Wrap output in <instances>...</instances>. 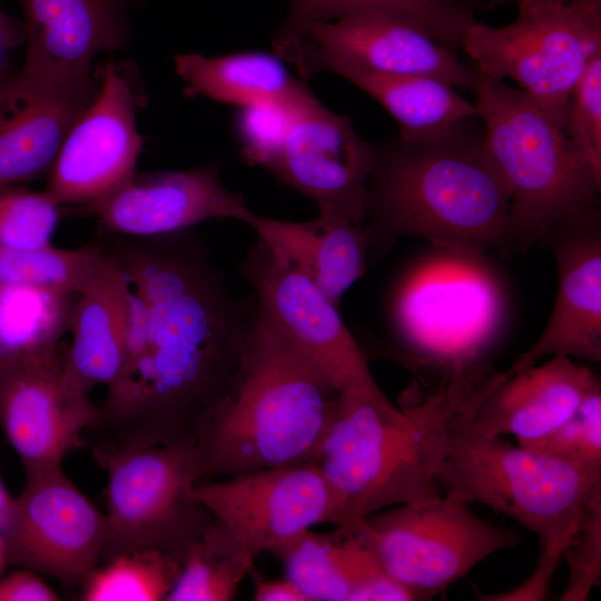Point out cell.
Wrapping results in <instances>:
<instances>
[{"label": "cell", "mask_w": 601, "mask_h": 601, "mask_svg": "<svg viewBox=\"0 0 601 601\" xmlns=\"http://www.w3.org/2000/svg\"><path fill=\"white\" fill-rule=\"evenodd\" d=\"M341 393L256 311L231 390L188 441L204 481L314 462Z\"/></svg>", "instance_id": "277c9868"}, {"label": "cell", "mask_w": 601, "mask_h": 601, "mask_svg": "<svg viewBox=\"0 0 601 601\" xmlns=\"http://www.w3.org/2000/svg\"><path fill=\"white\" fill-rule=\"evenodd\" d=\"M303 80L321 71L351 66L393 76L442 80L455 89H471L473 66L456 52L406 21L385 16H353L315 21L274 49Z\"/></svg>", "instance_id": "7c38bea8"}, {"label": "cell", "mask_w": 601, "mask_h": 601, "mask_svg": "<svg viewBox=\"0 0 601 601\" xmlns=\"http://www.w3.org/2000/svg\"><path fill=\"white\" fill-rule=\"evenodd\" d=\"M563 549L541 550L539 561L532 574L518 588L495 595L482 598L491 601H538L545 599L553 573L562 558Z\"/></svg>", "instance_id": "74e56055"}, {"label": "cell", "mask_w": 601, "mask_h": 601, "mask_svg": "<svg viewBox=\"0 0 601 601\" xmlns=\"http://www.w3.org/2000/svg\"><path fill=\"white\" fill-rule=\"evenodd\" d=\"M78 292L0 285V365L59 347Z\"/></svg>", "instance_id": "f1b7e54d"}, {"label": "cell", "mask_w": 601, "mask_h": 601, "mask_svg": "<svg viewBox=\"0 0 601 601\" xmlns=\"http://www.w3.org/2000/svg\"><path fill=\"white\" fill-rule=\"evenodd\" d=\"M564 128L582 160L601 180V53L572 91Z\"/></svg>", "instance_id": "d590c367"}, {"label": "cell", "mask_w": 601, "mask_h": 601, "mask_svg": "<svg viewBox=\"0 0 601 601\" xmlns=\"http://www.w3.org/2000/svg\"><path fill=\"white\" fill-rule=\"evenodd\" d=\"M506 1H516V0H475V6L476 7H481V6H484V9H490V8H493L495 6H499V4H502Z\"/></svg>", "instance_id": "7bdbcfd3"}, {"label": "cell", "mask_w": 601, "mask_h": 601, "mask_svg": "<svg viewBox=\"0 0 601 601\" xmlns=\"http://www.w3.org/2000/svg\"><path fill=\"white\" fill-rule=\"evenodd\" d=\"M449 256L408 278L397 297L396 323L403 337L418 349L472 356L499 329L502 298L481 260Z\"/></svg>", "instance_id": "2e32d148"}, {"label": "cell", "mask_w": 601, "mask_h": 601, "mask_svg": "<svg viewBox=\"0 0 601 601\" xmlns=\"http://www.w3.org/2000/svg\"><path fill=\"white\" fill-rule=\"evenodd\" d=\"M472 90L489 156L511 203V256H522L564 220L598 208L601 180L564 127L524 91L475 68Z\"/></svg>", "instance_id": "5b68a950"}, {"label": "cell", "mask_w": 601, "mask_h": 601, "mask_svg": "<svg viewBox=\"0 0 601 601\" xmlns=\"http://www.w3.org/2000/svg\"><path fill=\"white\" fill-rule=\"evenodd\" d=\"M472 414L453 430L437 474L440 489L518 521L538 536L541 550L564 549L601 497V473L503 436H479L466 424Z\"/></svg>", "instance_id": "8992f818"}, {"label": "cell", "mask_w": 601, "mask_h": 601, "mask_svg": "<svg viewBox=\"0 0 601 601\" xmlns=\"http://www.w3.org/2000/svg\"><path fill=\"white\" fill-rule=\"evenodd\" d=\"M24 13L26 61L21 70L55 82L95 77V58L127 39L128 0H20Z\"/></svg>", "instance_id": "44dd1931"}, {"label": "cell", "mask_w": 601, "mask_h": 601, "mask_svg": "<svg viewBox=\"0 0 601 601\" xmlns=\"http://www.w3.org/2000/svg\"><path fill=\"white\" fill-rule=\"evenodd\" d=\"M240 272L254 290L258 316L337 390L398 408L374 380L337 305L312 279L259 238Z\"/></svg>", "instance_id": "30bf717a"}, {"label": "cell", "mask_w": 601, "mask_h": 601, "mask_svg": "<svg viewBox=\"0 0 601 601\" xmlns=\"http://www.w3.org/2000/svg\"><path fill=\"white\" fill-rule=\"evenodd\" d=\"M81 585L82 601H160L174 588L181 562L159 550L119 554Z\"/></svg>", "instance_id": "4dcf8cb0"}, {"label": "cell", "mask_w": 601, "mask_h": 601, "mask_svg": "<svg viewBox=\"0 0 601 601\" xmlns=\"http://www.w3.org/2000/svg\"><path fill=\"white\" fill-rule=\"evenodd\" d=\"M97 89V76L62 83L20 70L0 79V191L48 177L63 138Z\"/></svg>", "instance_id": "ffe728a7"}, {"label": "cell", "mask_w": 601, "mask_h": 601, "mask_svg": "<svg viewBox=\"0 0 601 601\" xmlns=\"http://www.w3.org/2000/svg\"><path fill=\"white\" fill-rule=\"evenodd\" d=\"M372 159V144L351 118L326 108L306 86L292 101L286 138L266 169L317 206L336 207L363 225Z\"/></svg>", "instance_id": "e0dca14e"}, {"label": "cell", "mask_w": 601, "mask_h": 601, "mask_svg": "<svg viewBox=\"0 0 601 601\" xmlns=\"http://www.w3.org/2000/svg\"><path fill=\"white\" fill-rule=\"evenodd\" d=\"M382 566L413 595L430 600L522 536L479 518L461 497L403 504L357 520Z\"/></svg>", "instance_id": "9c48e42d"}, {"label": "cell", "mask_w": 601, "mask_h": 601, "mask_svg": "<svg viewBox=\"0 0 601 601\" xmlns=\"http://www.w3.org/2000/svg\"><path fill=\"white\" fill-rule=\"evenodd\" d=\"M308 221H289L254 214L248 224L257 238L304 273L338 306L370 260V239L363 225L343 210L319 205Z\"/></svg>", "instance_id": "d4e9b609"}, {"label": "cell", "mask_w": 601, "mask_h": 601, "mask_svg": "<svg viewBox=\"0 0 601 601\" xmlns=\"http://www.w3.org/2000/svg\"><path fill=\"white\" fill-rule=\"evenodd\" d=\"M107 471V541L101 562L119 554L159 550L183 563L214 518L189 499L204 481L193 445L138 447L97 460Z\"/></svg>", "instance_id": "ba28073f"}, {"label": "cell", "mask_w": 601, "mask_h": 601, "mask_svg": "<svg viewBox=\"0 0 601 601\" xmlns=\"http://www.w3.org/2000/svg\"><path fill=\"white\" fill-rule=\"evenodd\" d=\"M129 69L106 65L89 105L68 130L47 177V193L62 209L89 206L126 184L142 148L138 89Z\"/></svg>", "instance_id": "4fadbf2b"}, {"label": "cell", "mask_w": 601, "mask_h": 601, "mask_svg": "<svg viewBox=\"0 0 601 601\" xmlns=\"http://www.w3.org/2000/svg\"><path fill=\"white\" fill-rule=\"evenodd\" d=\"M21 42H26L23 21L0 10V79L7 76L4 66L9 52Z\"/></svg>", "instance_id": "60d3db41"}, {"label": "cell", "mask_w": 601, "mask_h": 601, "mask_svg": "<svg viewBox=\"0 0 601 601\" xmlns=\"http://www.w3.org/2000/svg\"><path fill=\"white\" fill-rule=\"evenodd\" d=\"M601 473V383L598 378L573 415L544 437L519 443Z\"/></svg>", "instance_id": "d6a6232c"}, {"label": "cell", "mask_w": 601, "mask_h": 601, "mask_svg": "<svg viewBox=\"0 0 601 601\" xmlns=\"http://www.w3.org/2000/svg\"><path fill=\"white\" fill-rule=\"evenodd\" d=\"M372 148L364 219L370 259L400 236L467 260L489 250L511 256V203L479 116L432 136L397 134Z\"/></svg>", "instance_id": "7a4b0ae2"}, {"label": "cell", "mask_w": 601, "mask_h": 601, "mask_svg": "<svg viewBox=\"0 0 601 601\" xmlns=\"http://www.w3.org/2000/svg\"><path fill=\"white\" fill-rule=\"evenodd\" d=\"M487 386L485 370L460 366L444 386L403 408L342 392L314 460L334 496V524L441 497L437 474L453 430Z\"/></svg>", "instance_id": "3957f363"}, {"label": "cell", "mask_w": 601, "mask_h": 601, "mask_svg": "<svg viewBox=\"0 0 601 601\" xmlns=\"http://www.w3.org/2000/svg\"><path fill=\"white\" fill-rule=\"evenodd\" d=\"M543 246L552 249L558 290L545 327L508 371L515 373L544 358L601 361V216L594 208L553 228Z\"/></svg>", "instance_id": "d6986e66"}, {"label": "cell", "mask_w": 601, "mask_h": 601, "mask_svg": "<svg viewBox=\"0 0 601 601\" xmlns=\"http://www.w3.org/2000/svg\"><path fill=\"white\" fill-rule=\"evenodd\" d=\"M562 558L569 566V579L561 600H587L601 581V497L581 518Z\"/></svg>", "instance_id": "8d00e7d4"}, {"label": "cell", "mask_w": 601, "mask_h": 601, "mask_svg": "<svg viewBox=\"0 0 601 601\" xmlns=\"http://www.w3.org/2000/svg\"><path fill=\"white\" fill-rule=\"evenodd\" d=\"M129 285L121 371L86 431L96 460L188 442L231 390L256 303L229 288L190 229L154 237L102 233Z\"/></svg>", "instance_id": "6da1fadb"}, {"label": "cell", "mask_w": 601, "mask_h": 601, "mask_svg": "<svg viewBox=\"0 0 601 601\" xmlns=\"http://www.w3.org/2000/svg\"><path fill=\"white\" fill-rule=\"evenodd\" d=\"M107 518L61 466L26 477L0 528L7 562L81 588L102 560Z\"/></svg>", "instance_id": "8fae6325"}, {"label": "cell", "mask_w": 601, "mask_h": 601, "mask_svg": "<svg viewBox=\"0 0 601 601\" xmlns=\"http://www.w3.org/2000/svg\"><path fill=\"white\" fill-rule=\"evenodd\" d=\"M12 497L6 492L3 485L0 482V528L4 521L7 512L9 510Z\"/></svg>", "instance_id": "b9f144b4"}, {"label": "cell", "mask_w": 601, "mask_h": 601, "mask_svg": "<svg viewBox=\"0 0 601 601\" xmlns=\"http://www.w3.org/2000/svg\"><path fill=\"white\" fill-rule=\"evenodd\" d=\"M254 600L256 601H307L297 585L289 579L264 580L253 570Z\"/></svg>", "instance_id": "ab89813d"}, {"label": "cell", "mask_w": 601, "mask_h": 601, "mask_svg": "<svg viewBox=\"0 0 601 601\" xmlns=\"http://www.w3.org/2000/svg\"><path fill=\"white\" fill-rule=\"evenodd\" d=\"M61 211L45 190L22 186L0 191V244L16 248L50 245Z\"/></svg>", "instance_id": "836d02e7"}, {"label": "cell", "mask_w": 601, "mask_h": 601, "mask_svg": "<svg viewBox=\"0 0 601 601\" xmlns=\"http://www.w3.org/2000/svg\"><path fill=\"white\" fill-rule=\"evenodd\" d=\"M98 413L89 395L67 385L59 347L0 365V428L26 477L61 466Z\"/></svg>", "instance_id": "9a60e30c"}, {"label": "cell", "mask_w": 601, "mask_h": 601, "mask_svg": "<svg viewBox=\"0 0 601 601\" xmlns=\"http://www.w3.org/2000/svg\"><path fill=\"white\" fill-rule=\"evenodd\" d=\"M75 210L95 217L104 233L136 238L191 229L214 218L248 224L255 214L240 194L225 187L218 164L136 171L105 198Z\"/></svg>", "instance_id": "ac0fdd59"}, {"label": "cell", "mask_w": 601, "mask_h": 601, "mask_svg": "<svg viewBox=\"0 0 601 601\" xmlns=\"http://www.w3.org/2000/svg\"><path fill=\"white\" fill-rule=\"evenodd\" d=\"M515 2L514 21L496 28L476 20L461 49L476 70L515 81L565 127L572 91L601 53V0Z\"/></svg>", "instance_id": "52a82bcc"}, {"label": "cell", "mask_w": 601, "mask_h": 601, "mask_svg": "<svg viewBox=\"0 0 601 601\" xmlns=\"http://www.w3.org/2000/svg\"><path fill=\"white\" fill-rule=\"evenodd\" d=\"M598 378L563 355L515 373L499 372L467 427L483 437L513 435L519 443L544 437L573 415Z\"/></svg>", "instance_id": "7402d4cb"}, {"label": "cell", "mask_w": 601, "mask_h": 601, "mask_svg": "<svg viewBox=\"0 0 601 601\" xmlns=\"http://www.w3.org/2000/svg\"><path fill=\"white\" fill-rule=\"evenodd\" d=\"M175 66L189 95L235 107L264 100L289 102L307 86L275 52L184 53L175 57Z\"/></svg>", "instance_id": "484cf974"}, {"label": "cell", "mask_w": 601, "mask_h": 601, "mask_svg": "<svg viewBox=\"0 0 601 601\" xmlns=\"http://www.w3.org/2000/svg\"><path fill=\"white\" fill-rule=\"evenodd\" d=\"M129 306L127 278L105 249L78 292L69 325L71 339L62 354L63 378L78 394L89 395L98 385L108 387L118 377L126 354Z\"/></svg>", "instance_id": "603a6c76"}, {"label": "cell", "mask_w": 601, "mask_h": 601, "mask_svg": "<svg viewBox=\"0 0 601 601\" xmlns=\"http://www.w3.org/2000/svg\"><path fill=\"white\" fill-rule=\"evenodd\" d=\"M292 101L264 100L236 107L234 132L247 162L266 168L276 156L289 129Z\"/></svg>", "instance_id": "e575fe53"}, {"label": "cell", "mask_w": 601, "mask_h": 601, "mask_svg": "<svg viewBox=\"0 0 601 601\" xmlns=\"http://www.w3.org/2000/svg\"><path fill=\"white\" fill-rule=\"evenodd\" d=\"M474 0H289L287 18L276 32L273 47L293 39L315 21L353 16H385L420 28L444 47L456 51L476 21Z\"/></svg>", "instance_id": "83f0119b"}, {"label": "cell", "mask_w": 601, "mask_h": 601, "mask_svg": "<svg viewBox=\"0 0 601 601\" xmlns=\"http://www.w3.org/2000/svg\"><path fill=\"white\" fill-rule=\"evenodd\" d=\"M60 597L38 575L23 569L0 580V601H57Z\"/></svg>", "instance_id": "f35d334b"}, {"label": "cell", "mask_w": 601, "mask_h": 601, "mask_svg": "<svg viewBox=\"0 0 601 601\" xmlns=\"http://www.w3.org/2000/svg\"><path fill=\"white\" fill-rule=\"evenodd\" d=\"M274 554L307 601H382L394 588L357 521L327 533L307 530Z\"/></svg>", "instance_id": "cb8c5ba5"}, {"label": "cell", "mask_w": 601, "mask_h": 601, "mask_svg": "<svg viewBox=\"0 0 601 601\" xmlns=\"http://www.w3.org/2000/svg\"><path fill=\"white\" fill-rule=\"evenodd\" d=\"M254 559L240 541L214 520L190 545L166 601H229L253 569Z\"/></svg>", "instance_id": "f546056e"}, {"label": "cell", "mask_w": 601, "mask_h": 601, "mask_svg": "<svg viewBox=\"0 0 601 601\" xmlns=\"http://www.w3.org/2000/svg\"><path fill=\"white\" fill-rule=\"evenodd\" d=\"M104 254L100 240L70 249L52 244L37 248L0 244V285L79 292Z\"/></svg>", "instance_id": "1f68e13d"}, {"label": "cell", "mask_w": 601, "mask_h": 601, "mask_svg": "<svg viewBox=\"0 0 601 601\" xmlns=\"http://www.w3.org/2000/svg\"><path fill=\"white\" fill-rule=\"evenodd\" d=\"M253 558L275 553L312 526L335 523L329 484L314 462L200 481L188 491Z\"/></svg>", "instance_id": "5bb4252c"}, {"label": "cell", "mask_w": 601, "mask_h": 601, "mask_svg": "<svg viewBox=\"0 0 601 601\" xmlns=\"http://www.w3.org/2000/svg\"><path fill=\"white\" fill-rule=\"evenodd\" d=\"M333 72L384 107L397 122L402 137L432 136L479 116L474 104L435 78L383 75L351 66Z\"/></svg>", "instance_id": "4316f807"}]
</instances>
